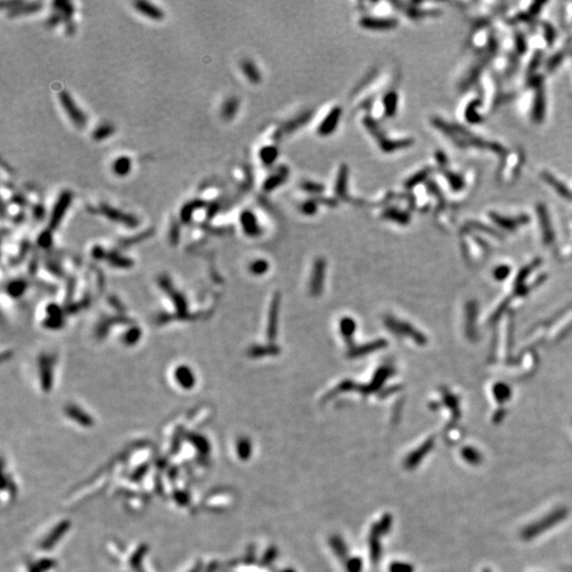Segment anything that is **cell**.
Here are the masks:
<instances>
[{
  "label": "cell",
  "instance_id": "cell-8",
  "mask_svg": "<svg viewBox=\"0 0 572 572\" xmlns=\"http://www.w3.org/2000/svg\"><path fill=\"white\" fill-rule=\"evenodd\" d=\"M175 376L176 379L178 380V383L185 388H191L194 385L193 373L188 367L177 368L175 371Z\"/></svg>",
  "mask_w": 572,
  "mask_h": 572
},
{
  "label": "cell",
  "instance_id": "cell-9",
  "mask_svg": "<svg viewBox=\"0 0 572 572\" xmlns=\"http://www.w3.org/2000/svg\"><path fill=\"white\" fill-rule=\"evenodd\" d=\"M112 169L118 176L127 175L132 169L131 158L126 157V156H121L115 160L114 164H112Z\"/></svg>",
  "mask_w": 572,
  "mask_h": 572
},
{
  "label": "cell",
  "instance_id": "cell-6",
  "mask_svg": "<svg viewBox=\"0 0 572 572\" xmlns=\"http://www.w3.org/2000/svg\"><path fill=\"white\" fill-rule=\"evenodd\" d=\"M135 7L138 12H140L141 14L145 15L149 17L151 19L154 20H161L163 18V11L160 10L158 6H156L155 4L151 3V2H147V1H136L135 2Z\"/></svg>",
  "mask_w": 572,
  "mask_h": 572
},
{
  "label": "cell",
  "instance_id": "cell-12",
  "mask_svg": "<svg viewBox=\"0 0 572 572\" xmlns=\"http://www.w3.org/2000/svg\"><path fill=\"white\" fill-rule=\"evenodd\" d=\"M115 132V127L110 124H103L99 126L95 131L92 133V137L94 140L101 141L106 139L109 136H111Z\"/></svg>",
  "mask_w": 572,
  "mask_h": 572
},
{
  "label": "cell",
  "instance_id": "cell-18",
  "mask_svg": "<svg viewBox=\"0 0 572 572\" xmlns=\"http://www.w3.org/2000/svg\"><path fill=\"white\" fill-rule=\"evenodd\" d=\"M281 181H282V176H281V175L274 176V177H272V178L266 183V188L270 189V190H273V189H275L277 186H278L279 184H281Z\"/></svg>",
  "mask_w": 572,
  "mask_h": 572
},
{
  "label": "cell",
  "instance_id": "cell-16",
  "mask_svg": "<svg viewBox=\"0 0 572 572\" xmlns=\"http://www.w3.org/2000/svg\"><path fill=\"white\" fill-rule=\"evenodd\" d=\"M40 7V3L39 2H35V3H28V4H22V6H17L15 8H13V13L16 14H24V13H32V12H35L37 10H39Z\"/></svg>",
  "mask_w": 572,
  "mask_h": 572
},
{
  "label": "cell",
  "instance_id": "cell-14",
  "mask_svg": "<svg viewBox=\"0 0 572 572\" xmlns=\"http://www.w3.org/2000/svg\"><path fill=\"white\" fill-rule=\"evenodd\" d=\"M462 455H463V458H464L465 460H466L467 462H469V463L477 464V463H479V462L481 461L480 455L478 454V452H477V450H475V449H473V448H465V449L463 450V454H462Z\"/></svg>",
  "mask_w": 572,
  "mask_h": 572
},
{
  "label": "cell",
  "instance_id": "cell-13",
  "mask_svg": "<svg viewBox=\"0 0 572 572\" xmlns=\"http://www.w3.org/2000/svg\"><path fill=\"white\" fill-rule=\"evenodd\" d=\"M385 110L389 116H392L396 111L397 107V95L395 92H389L387 97L385 98Z\"/></svg>",
  "mask_w": 572,
  "mask_h": 572
},
{
  "label": "cell",
  "instance_id": "cell-4",
  "mask_svg": "<svg viewBox=\"0 0 572 572\" xmlns=\"http://www.w3.org/2000/svg\"><path fill=\"white\" fill-rule=\"evenodd\" d=\"M101 210L102 213L106 216V218L115 221V222H120L126 226L129 227H135L136 225L138 224L137 219H135L133 215H129V214H125L122 211H119L117 209H114V208H111L107 205H102L101 206Z\"/></svg>",
  "mask_w": 572,
  "mask_h": 572
},
{
  "label": "cell",
  "instance_id": "cell-5",
  "mask_svg": "<svg viewBox=\"0 0 572 572\" xmlns=\"http://www.w3.org/2000/svg\"><path fill=\"white\" fill-rule=\"evenodd\" d=\"M340 116H341V108L340 107H336V108L332 109L330 114H328L324 118L323 122H321V124L319 125V128H318L319 134L321 136H327V135L332 134L337 128L338 123H339Z\"/></svg>",
  "mask_w": 572,
  "mask_h": 572
},
{
  "label": "cell",
  "instance_id": "cell-2",
  "mask_svg": "<svg viewBox=\"0 0 572 572\" xmlns=\"http://www.w3.org/2000/svg\"><path fill=\"white\" fill-rule=\"evenodd\" d=\"M58 98L64 110L66 111V114L69 116L72 122L80 127L84 126L86 122H87V119H86V116L84 115V112L81 110V108L76 105L70 93L64 90L62 92H59Z\"/></svg>",
  "mask_w": 572,
  "mask_h": 572
},
{
  "label": "cell",
  "instance_id": "cell-10",
  "mask_svg": "<svg viewBox=\"0 0 572 572\" xmlns=\"http://www.w3.org/2000/svg\"><path fill=\"white\" fill-rule=\"evenodd\" d=\"M242 70H243V72H244V74L247 76V79L251 82L258 83L260 81V79H261L257 66L254 63L249 62V60H245V62L242 64Z\"/></svg>",
  "mask_w": 572,
  "mask_h": 572
},
{
  "label": "cell",
  "instance_id": "cell-19",
  "mask_svg": "<svg viewBox=\"0 0 572 572\" xmlns=\"http://www.w3.org/2000/svg\"><path fill=\"white\" fill-rule=\"evenodd\" d=\"M482 572H492V571H491V570H489V569H485V570H484V571H482Z\"/></svg>",
  "mask_w": 572,
  "mask_h": 572
},
{
  "label": "cell",
  "instance_id": "cell-3",
  "mask_svg": "<svg viewBox=\"0 0 572 572\" xmlns=\"http://www.w3.org/2000/svg\"><path fill=\"white\" fill-rule=\"evenodd\" d=\"M71 201H72V193L70 191H64V192L60 193L58 199L53 207L52 215L50 218V227L52 229L56 228L57 225L60 223V221H62L66 210L71 204Z\"/></svg>",
  "mask_w": 572,
  "mask_h": 572
},
{
  "label": "cell",
  "instance_id": "cell-11",
  "mask_svg": "<svg viewBox=\"0 0 572 572\" xmlns=\"http://www.w3.org/2000/svg\"><path fill=\"white\" fill-rule=\"evenodd\" d=\"M239 109V101L236 98H230L224 103L222 107V115L225 119H232L236 116Z\"/></svg>",
  "mask_w": 572,
  "mask_h": 572
},
{
  "label": "cell",
  "instance_id": "cell-15",
  "mask_svg": "<svg viewBox=\"0 0 572 572\" xmlns=\"http://www.w3.org/2000/svg\"><path fill=\"white\" fill-rule=\"evenodd\" d=\"M277 157V151L274 147H265L261 151V159L266 164H272Z\"/></svg>",
  "mask_w": 572,
  "mask_h": 572
},
{
  "label": "cell",
  "instance_id": "cell-1",
  "mask_svg": "<svg viewBox=\"0 0 572 572\" xmlns=\"http://www.w3.org/2000/svg\"><path fill=\"white\" fill-rule=\"evenodd\" d=\"M568 513L569 512L566 508H558L557 510L552 511V512L545 515L537 522L532 523L525 528L522 532L523 539L527 541L536 539V537H539L546 531L550 530V529L561 524L563 521H565Z\"/></svg>",
  "mask_w": 572,
  "mask_h": 572
},
{
  "label": "cell",
  "instance_id": "cell-17",
  "mask_svg": "<svg viewBox=\"0 0 572 572\" xmlns=\"http://www.w3.org/2000/svg\"><path fill=\"white\" fill-rule=\"evenodd\" d=\"M203 205L202 202H193V203H190L188 205H186L184 207L183 211H181V218H183L184 222H189L190 218H191V214H192V211L194 209H197Z\"/></svg>",
  "mask_w": 572,
  "mask_h": 572
},
{
  "label": "cell",
  "instance_id": "cell-7",
  "mask_svg": "<svg viewBox=\"0 0 572 572\" xmlns=\"http://www.w3.org/2000/svg\"><path fill=\"white\" fill-rule=\"evenodd\" d=\"M363 28L371 30H389L396 25V21L388 18H363L360 21Z\"/></svg>",
  "mask_w": 572,
  "mask_h": 572
}]
</instances>
